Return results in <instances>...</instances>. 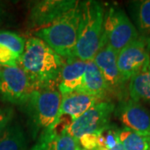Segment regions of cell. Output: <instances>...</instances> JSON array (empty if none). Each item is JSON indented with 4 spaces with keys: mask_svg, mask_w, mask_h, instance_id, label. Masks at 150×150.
<instances>
[{
    "mask_svg": "<svg viewBox=\"0 0 150 150\" xmlns=\"http://www.w3.org/2000/svg\"><path fill=\"white\" fill-rule=\"evenodd\" d=\"M118 54L108 45H103L97 53L93 61L100 70L109 88L111 95H115L120 101L125 98V84L118 71L117 64Z\"/></svg>",
    "mask_w": 150,
    "mask_h": 150,
    "instance_id": "9c48e42d",
    "label": "cell"
},
{
    "mask_svg": "<svg viewBox=\"0 0 150 150\" xmlns=\"http://www.w3.org/2000/svg\"><path fill=\"white\" fill-rule=\"evenodd\" d=\"M80 150H87V149H80Z\"/></svg>",
    "mask_w": 150,
    "mask_h": 150,
    "instance_id": "f546056e",
    "label": "cell"
},
{
    "mask_svg": "<svg viewBox=\"0 0 150 150\" xmlns=\"http://www.w3.org/2000/svg\"><path fill=\"white\" fill-rule=\"evenodd\" d=\"M61 101L62 94L58 85L44 86L34 88L22 105L33 139L55 125Z\"/></svg>",
    "mask_w": 150,
    "mask_h": 150,
    "instance_id": "7a4b0ae2",
    "label": "cell"
},
{
    "mask_svg": "<svg viewBox=\"0 0 150 150\" xmlns=\"http://www.w3.org/2000/svg\"><path fill=\"white\" fill-rule=\"evenodd\" d=\"M81 13L75 58L91 61L103 43L105 10L102 4L94 0L81 1Z\"/></svg>",
    "mask_w": 150,
    "mask_h": 150,
    "instance_id": "3957f363",
    "label": "cell"
},
{
    "mask_svg": "<svg viewBox=\"0 0 150 150\" xmlns=\"http://www.w3.org/2000/svg\"><path fill=\"white\" fill-rule=\"evenodd\" d=\"M139 37L134 24L120 8L111 7L105 12L103 23V43L118 54Z\"/></svg>",
    "mask_w": 150,
    "mask_h": 150,
    "instance_id": "5b68a950",
    "label": "cell"
},
{
    "mask_svg": "<svg viewBox=\"0 0 150 150\" xmlns=\"http://www.w3.org/2000/svg\"><path fill=\"white\" fill-rule=\"evenodd\" d=\"M100 101L102 100L97 97L79 92L62 95V101L57 121L65 116L71 117V121H73Z\"/></svg>",
    "mask_w": 150,
    "mask_h": 150,
    "instance_id": "5bb4252c",
    "label": "cell"
},
{
    "mask_svg": "<svg viewBox=\"0 0 150 150\" xmlns=\"http://www.w3.org/2000/svg\"><path fill=\"white\" fill-rule=\"evenodd\" d=\"M86 62L77 58L65 59L60 72L59 81V92L62 95L79 92L83 88Z\"/></svg>",
    "mask_w": 150,
    "mask_h": 150,
    "instance_id": "4fadbf2b",
    "label": "cell"
},
{
    "mask_svg": "<svg viewBox=\"0 0 150 150\" xmlns=\"http://www.w3.org/2000/svg\"><path fill=\"white\" fill-rule=\"evenodd\" d=\"M114 109L115 105L111 101L97 103L79 118L71 121L67 131L77 140L86 134L97 133L109 123Z\"/></svg>",
    "mask_w": 150,
    "mask_h": 150,
    "instance_id": "ba28073f",
    "label": "cell"
},
{
    "mask_svg": "<svg viewBox=\"0 0 150 150\" xmlns=\"http://www.w3.org/2000/svg\"><path fill=\"white\" fill-rule=\"evenodd\" d=\"M20 57L18 56L9 48L0 44V65L3 67L18 66Z\"/></svg>",
    "mask_w": 150,
    "mask_h": 150,
    "instance_id": "7402d4cb",
    "label": "cell"
},
{
    "mask_svg": "<svg viewBox=\"0 0 150 150\" xmlns=\"http://www.w3.org/2000/svg\"><path fill=\"white\" fill-rule=\"evenodd\" d=\"M3 68H4V67H3V66H1V65H0V72H1V70L3 69Z\"/></svg>",
    "mask_w": 150,
    "mask_h": 150,
    "instance_id": "4316f807",
    "label": "cell"
},
{
    "mask_svg": "<svg viewBox=\"0 0 150 150\" xmlns=\"http://www.w3.org/2000/svg\"><path fill=\"white\" fill-rule=\"evenodd\" d=\"M26 40L16 33L0 31V44L9 48L12 52L21 57L25 48Z\"/></svg>",
    "mask_w": 150,
    "mask_h": 150,
    "instance_id": "44dd1931",
    "label": "cell"
},
{
    "mask_svg": "<svg viewBox=\"0 0 150 150\" xmlns=\"http://www.w3.org/2000/svg\"><path fill=\"white\" fill-rule=\"evenodd\" d=\"M77 150H80V148L79 147V148H78V149H77Z\"/></svg>",
    "mask_w": 150,
    "mask_h": 150,
    "instance_id": "83f0119b",
    "label": "cell"
},
{
    "mask_svg": "<svg viewBox=\"0 0 150 150\" xmlns=\"http://www.w3.org/2000/svg\"><path fill=\"white\" fill-rule=\"evenodd\" d=\"M36 87L19 66L4 67L0 72V98L22 106Z\"/></svg>",
    "mask_w": 150,
    "mask_h": 150,
    "instance_id": "8992f818",
    "label": "cell"
},
{
    "mask_svg": "<svg viewBox=\"0 0 150 150\" xmlns=\"http://www.w3.org/2000/svg\"><path fill=\"white\" fill-rule=\"evenodd\" d=\"M27 139L18 123H11L0 139V150H27Z\"/></svg>",
    "mask_w": 150,
    "mask_h": 150,
    "instance_id": "ac0fdd59",
    "label": "cell"
},
{
    "mask_svg": "<svg viewBox=\"0 0 150 150\" xmlns=\"http://www.w3.org/2000/svg\"><path fill=\"white\" fill-rule=\"evenodd\" d=\"M113 112L126 128L150 136V114L139 102L131 98L119 101Z\"/></svg>",
    "mask_w": 150,
    "mask_h": 150,
    "instance_id": "8fae6325",
    "label": "cell"
},
{
    "mask_svg": "<svg viewBox=\"0 0 150 150\" xmlns=\"http://www.w3.org/2000/svg\"><path fill=\"white\" fill-rule=\"evenodd\" d=\"M83 147V149L95 150L98 149V134L97 133L86 134L78 140Z\"/></svg>",
    "mask_w": 150,
    "mask_h": 150,
    "instance_id": "cb8c5ba5",
    "label": "cell"
},
{
    "mask_svg": "<svg viewBox=\"0 0 150 150\" xmlns=\"http://www.w3.org/2000/svg\"><path fill=\"white\" fill-rule=\"evenodd\" d=\"M13 118V110L12 108H0V139L11 124Z\"/></svg>",
    "mask_w": 150,
    "mask_h": 150,
    "instance_id": "603a6c76",
    "label": "cell"
},
{
    "mask_svg": "<svg viewBox=\"0 0 150 150\" xmlns=\"http://www.w3.org/2000/svg\"><path fill=\"white\" fill-rule=\"evenodd\" d=\"M149 150H150V141H149Z\"/></svg>",
    "mask_w": 150,
    "mask_h": 150,
    "instance_id": "f1b7e54d",
    "label": "cell"
},
{
    "mask_svg": "<svg viewBox=\"0 0 150 150\" xmlns=\"http://www.w3.org/2000/svg\"><path fill=\"white\" fill-rule=\"evenodd\" d=\"M80 13V1H78L52 23L34 30V37L45 42L61 58H75Z\"/></svg>",
    "mask_w": 150,
    "mask_h": 150,
    "instance_id": "277c9868",
    "label": "cell"
},
{
    "mask_svg": "<svg viewBox=\"0 0 150 150\" xmlns=\"http://www.w3.org/2000/svg\"><path fill=\"white\" fill-rule=\"evenodd\" d=\"M71 122L59 118L52 129L39 134L36 144L30 150H77L79 141L67 131Z\"/></svg>",
    "mask_w": 150,
    "mask_h": 150,
    "instance_id": "7c38bea8",
    "label": "cell"
},
{
    "mask_svg": "<svg viewBox=\"0 0 150 150\" xmlns=\"http://www.w3.org/2000/svg\"><path fill=\"white\" fill-rule=\"evenodd\" d=\"M96 150H124L123 149V147L122 146V144L119 143L118 145H116L114 148H112V149H97Z\"/></svg>",
    "mask_w": 150,
    "mask_h": 150,
    "instance_id": "484cf974",
    "label": "cell"
},
{
    "mask_svg": "<svg viewBox=\"0 0 150 150\" xmlns=\"http://www.w3.org/2000/svg\"><path fill=\"white\" fill-rule=\"evenodd\" d=\"M118 140L124 150H149L150 136L139 134L126 127L118 129Z\"/></svg>",
    "mask_w": 150,
    "mask_h": 150,
    "instance_id": "d6986e66",
    "label": "cell"
},
{
    "mask_svg": "<svg viewBox=\"0 0 150 150\" xmlns=\"http://www.w3.org/2000/svg\"><path fill=\"white\" fill-rule=\"evenodd\" d=\"M78 3L76 0H41L31 5L28 25L34 30L48 26Z\"/></svg>",
    "mask_w": 150,
    "mask_h": 150,
    "instance_id": "30bf717a",
    "label": "cell"
},
{
    "mask_svg": "<svg viewBox=\"0 0 150 150\" xmlns=\"http://www.w3.org/2000/svg\"><path fill=\"white\" fill-rule=\"evenodd\" d=\"M81 93L98 98L102 101H110L108 96L111 95L105 79L94 62H86L83 85Z\"/></svg>",
    "mask_w": 150,
    "mask_h": 150,
    "instance_id": "9a60e30c",
    "label": "cell"
},
{
    "mask_svg": "<svg viewBox=\"0 0 150 150\" xmlns=\"http://www.w3.org/2000/svg\"><path fill=\"white\" fill-rule=\"evenodd\" d=\"M63 58L45 42L37 37L26 40L24 51L18 66L23 70L36 88L59 85Z\"/></svg>",
    "mask_w": 150,
    "mask_h": 150,
    "instance_id": "6da1fadb",
    "label": "cell"
},
{
    "mask_svg": "<svg viewBox=\"0 0 150 150\" xmlns=\"http://www.w3.org/2000/svg\"><path fill=\"white\" fill-rule=\"evenodd\" d=\"M118 128L115 125L108 123L101 130L97 132L98 134V149H112L119 144ZM96 150V149H95Z\"/></svg>",
    "mask_w": 150,
    "mask_h": 150,
    "instance_id": "ffe728a7",
    "label": "cell"
},
{
    "mask_svg": "<svg viewBox=\"0 0 150 150\" xmlns=\"http://www.w3.org/2000/svg\"><path fill=\"white\" fill-rule=\"evenodd\" d=\"M129 13L140 36L150 38V0L131 2Z\"/></svg>",
    "mask_w": 150,
    "mask_h": 150,
    "instance_id": "2e32d148",
    "label": "cell"
},
{
    "mask_svg": "<svg viewBox=\"0 0 150 150\" xmlns=\"http://www.w3.org/2000/svg\"><path fill=\"white\" fill-rule=\"evenodd\" d=\"M129 93L132 100H150V64L129 80Z\"/></svg>",
    "mask_w": 150,
    "mask_h": 150,
    "instance_id": "e0dca14e",
    "label": "cell"
},
{
    "mask_svg": "<svg viewBox=\"0 0 150 150\" xmlns=\"http://www.w3.org/2000/svg\"><path fill=\"white\" fill-rule=\"evenodd\" d=\"M117 64L123 80L129 81L150 64V38L140 36L118 54Z\"/></svg>",
    "mask_w": 150,
    "mask_h": 150,
    "instance_id": "52a82bcc",
    "label": "cell"
},
{
    "mask_svg": "<svg viewBox=\"0 0 150 150\" xmlns=\"http://www.w3.org/2000/svg\"><path fill=\"white\" fill-rule=\"evenodd\" d=\"M8 18H9V14L3 2H0V27L4 26Z\"/></svg>",
    "mask_w": 150,
    "mask_h": 150,
    "instance_id": "d4e9b609",
    "label": "cell"
}]
</instances>
